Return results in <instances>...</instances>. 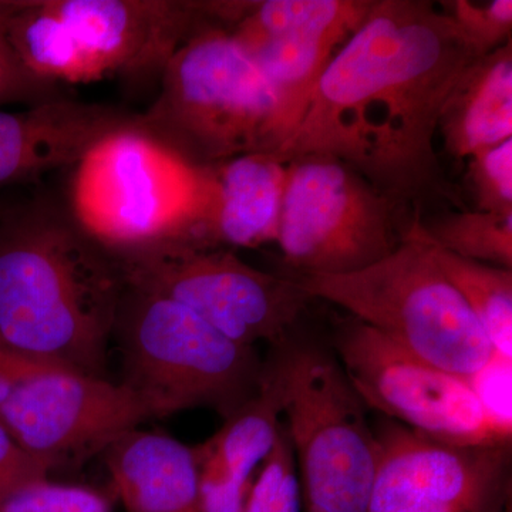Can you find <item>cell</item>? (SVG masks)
Wrapping results in <instances>:
<instances>
[{
	"label": "cell",
	"mask_w": 512,
	"mask_h": 512,
	"mask_svg": "<svg viewBox=\"0 0 512 512\" xmlns=\"http://www.w3.org/2000/svg\"><path fill=\"white\" fill-rule=\"evenodd\" d=\"M480 56L433 2L372 0L274 156L336 158L394 204L423 200L441 184L434 140L444 103Z\"/></svg>",
	"instance_id": "cell-1"
},
{
	"label": "cell",
	"mask_w": 512,
	"mask_h": 512,
	"mask_svg": "<svg viewBox=\"0 0 512 512\" xmlns=\"http://www.w3.org/2000/svg\"><path fill=\"white\" fill-rule=\"evenodd\" d=\"M124 284L109 249L66 205L37 195L0 215V342L37 362L106 377Z\"/></svg>",
	"instance_id": "cell-2"
},
{
	"label": "cell",
	"mask_w": 512,
	"mask_h": 512,
	"mask_svg": "<svg viewBox=\"0 0 512 512\" xmlns=\"http://www.w3.org/2000/svg\"><path fill=\"white\" fill-rule=\"evenodd\" d=\"M160 82L133 127L188 164L210 168L284 146L274 90L229 29L208 26L191 36Z\"/></svg>",
	"instance_id": "cell-3"
},
{
	"label": "cell",
	"mask_w": 512,
	"mask_h": 512,
	"mask_svg": "<svg viewBox=\"0 0 512 512\" xmlns=\"http://www.w3.org/2000/svg\"><path fill=\"white\" fill-rule=\"evenodd\" d=\"M313 299L345 309L400 348L461 377L476 375L494 349L424 237L420 217L382 261L346 275H296Z\"/></svg>",
	"instance_id": "cell-4"
},
{
	"label": "cell",
	"mask_w": 512,
	"mask_h": 512,
	"mask_svg": "<svg viewBox=\"0 0 512 512\" xmlns=\"http://www.w3.org/2000/svg\"><path fill=\"white\" fill-rule=\"evenodd\" d=\"M123 379L151 419L207 407L228 419L258 392L256 348L222 335L190 309L126 286L114 323Z\"/></svg>",
	"instance_id": "cell-5"
},
{
	"label": "cell",
	"mask_w": 512,
	"mask_h": 512,
	"mask_svg": "<svg viewBox=\"0 0 512 512\" xmlns=\"http://www.w3.org/2000/svg\"><path fill=\"white\" fill-rule=\"evenodd\" d=\"M133 126L104 137L74 167L67 207L109 251L192 241L210 205L212 167L188 164Z\"/></svg>",
	"instance_id": "cell-6"
},
{
	"label": "cell",
	"mask_w": 512,
	"mask_h": 512,
	"mask_svg": "<svg viewBox=\"0 0 512 512\" xmlns=\"http://www.w3.org/2000/svg\"><path fill=\"white\" fill-rule=\"evenodd\" d=\"M284 372V426L305 512H367L377 467L367 407L332 352L274 346Z\"/></svg>",
	"instance_id": "cell-7"
},
{
	"label": "cell",
	"mask_w": 512,
	"mask_h": 512,
	"mask_svg": "<svg viewBox=\"0 0 512 512\" xmlns=\"http://www.w3.org/2000/svg\"><path fill=\"white\" fill-rule=\"evenodd\" d=\"M110 252L126 286L178 303L252 348L291 340L312 301L292 276L259 271L232 249L164 241Z\"/></svg>",
	"instance_id": "cell-8"
},
{
	"label": "cell",
	"mask_w": 512,
	"mask_h": 512,
	"mask_svg": "<svg viewBox=\"0 0 512 512\" xmlns=\"http://www.w3.org/2000/svg\"><path fill=\"white\" fill-rule=\"evenodd\" d=\"M396 205L336 158H293L276 242L296 275L362 271L399 247Z\"/></svg>",
	"instance_id": "cell-9"
},
{
	"label": "cell",
	"mask_w": 512,
	"mask_h": 512,
	"mask_svg": "<svg viewBox=\"0 0 512 512\" xmlns=\"http://www.w3.org/2000/svg\"><path fill=\"white\" fill-rule=\"evenodd\" d=\"M332 353L367 410L453 446L512 443L470 379L412 355L360 320L350 316L339 326Z\"/></svg>",
	"instance_id": "cell-10"
},
{
	"label": "cell",
	"mask_w": 512,
	"mask_h": 512,
	"mask_svg": "<svg viewBox=\"0 0 512 512\" xmlns=\"http://www.w3.org/2000/svg\"><path fill=\"white\" fill-rule=\"evenodd\" d=\"M367 512H511L512 443L453 446L386 419Z\"/></svg>",
	"instance_id": "cell-11"
},
{
	"label": "cell",
	"mask_w": 512,
	"mask_h": 512,
	"mask_svg": "<svg viewBox=\"0 0 512 512\" xmlns=\"http://www.w3.org/2000/svg\"><path fill=\"white\" fill-rule=\"evenodd\" d=\"M151 420L123 383L52 370L16 387L0 406V426L47 470L82 467Z\"/></svg>",
	"instance_id": "cell-12"
},
{
	"label": "cell",
	"mask_w": 512,
	"mask_h": 512,
	"mask_svg": "<svg viewBox=\"0 0 512 512\" xmlns=\"http://www.w3.org/2000/svg\"><path fill=\"white\" fill-rule=\"evenodd\" d=\"M370 6L372 0H264L232 28L274 90L286 140L335 50L362 25Z\"/></svg>",
	"instance_id": "cell-13"
},
{
	"label": "cell",
	"mask_w": 512,
	"mask_h": 512,
	"mask_svg": "<svg viewBox=\"0 0 512 512\" xmlns=\"http://www.w3.org/2000/svg\"><path fill=\"white\" fill-rule=\"evenodd\" d=\"M100 79L161 76L181 46L208 26L229 28L234 2L50 0Z\"/></svg>",
	"instance_id": "cell-14"
},
{
	"label": "cell",
	"mask_w": 512,
	"mask_h": 512,
	"mask_svg": "<svg viewBox=\"0 0 512 512\" xmlns=\"http://www.w3.org/2000/svg\"><path fill=\"white\" fill-rule=\"evenodd\" d=\"M137 114L72 97L0 110V188L76 167L99 141L131 127Z\"/></svg>",
	"instance_id": "cell-15"
},
{
	"label": "cell",
	"mask_w": 512,
	"mask_h": 512,
	"mask_svg": "<svg viewBox=\"0 0 512 512\" xmlns=\"http://www.w3.org/2000/svg\"><path fill=\"white\" fill-rule=\"evenodd\" d=\"M284 414V372L274 348L258 392L224 420L214 436L192 447L202 511L242 512L259 470L274 448Z\"/></svg>",
	"instance_id": "cell-16"
},
{
	"label": "cell",
	"mask_w": 512,
	"mask_h": 512,
	"mask_svg": "<svg viewBox=\"0 0 512 512\" xmlns=\"http://www.w3.org/2000/svg\"><path fill=\"white\" fill-rule=\"evenodd\" d=\"M286 164L274 154H247L212 167V192L204 224L192 244L258 248L276 242Z\"/></svg>",
	"instance_id": "cell-17"
},
{
	"label": "cell",
	"mask_w": 512,
	"mask_h": 512,
	"mask_svg": "<svg viewBox=\"0 0 512 512\" xmlns=\"http://www.w3.org/2000/svg\"><path fill=\"white\" fill-rule=\"evenodd\" d=\"M127 512H204L192 447L160 431H128L103 454Z\"/></svg>",
	"instance_id": "cell-18"
},
{
	"label": "cell",
	"mask_w": 512,
	"mask_h": 512,
	"mask_svg": "<svg viewBox=\"0 0 512 512\" xmlns=\"http://www.w3.org/2000/svg\"><path fill=\"white\" fill-rule=\"evenodd\" d=\"M439 131L460 160L512 138L511 40L468 64L444 103Z\"/></svg>",
	"instance_id": "cell-19"
},
{
	"label": "cell",
	"mask_w": 512,
	"mask_h": 512,
	"mask_svg": "<svg viewBox=\"0 0 512 512\" xmlns=\"http://www.w3.org/2000/svg\"><path fill=\"white\" fill-rule=\"evenodd\" d=\"M433 248L441 271L463 296L494 352L512 360V269Z\"/></svg>",
	"instance_id": "cell-20"
},
{
	"label": "cell",
	"mask_w": 512,
	"mask_h": 512,
	"mask_svg": "<svg viewBox=\"0 0 512 512\" xmlns=\"http://www.w3.org/2000/svg\"><path fill=\"white\" fill-rule=\"evenodd\" d=\"M420 227L431 244L450 254L512 269V212H450L420 220Z\"/></svg>",
	"instance_id": "cell-21"
},
{
	"label": "cell",
	"mask_w": 512,
	"mask_h": 512,
	"mask_svg": "<svg viewBox=\"0 0 512 512\" xmlns=\"http://www.w3.org/2000/svg\"><path fill=\"white\" fill-rule=\"evenodd\" d=\"M295 458L284 421L278 440L266 457L242 512H302Z\"/></svg>",
	"instance_id": "cell-22"
},
{
	"label": "cell",
	"mask_w": 512,
	"mask_h": 512,
	"mask_svg": "<svg viewBox=\"0 0 512 512\" xmlns=\"http://www.w3.org/2000/svg\"><path fill=\"white\" fill-rule=\"evenodd\" d=\"M0 512H113L109 495L84 485L36 481L0 501Z\"/></svg>",
	"instance_id": "cell-23"
},
{
	"label": "cell",
	"mask_w": 512,
	"mask_h": 512,
	"mask_svg": "<svg viewBox=\"0 0 512 512\" xmlns=\"http://www.w3.org/2000/svg\"><path fill=\"white\" fill-rule=\"evenodd\" d=\"M19 5L20 0H0V106L10 103L32 106L66 96L60 84L30 73L13 52L8 39V22Z\"/></svg>",
	"instance_id": "cell-24"
},
{
	"label": "cell",
	"mask_w": 512,
	"mask_h": 512,
	"mask_svg": "<svg viewBox=\"0 0 512 512\" xmlns=\"http://www.w3.org/2000/svg\"><path fill=\"white\" fill-rule=\"evenodd\" d=\"M468 160L480 211L512 212V138L481 148Z\"/></svg>",
	"instance_id": "cell-25"
},
{
	"label": "cell",
	"mask_w": 512,
	"mask_h": 512,
	"mask_svg": "<svg viewBox=\"0 0 512 512\" xmlns=\"http://www.w3.org/2000/svg\"><path fill=\"white\" fill-rule=\"evenodd\" d=\"M444 12L451 16L480 55L493 52L510 42L512 32L511 0H493L477 5L468 0L441 2Z\"/></svg>",
	"instance_id": "cell-26"
},
{
	"label": "cell",
	"mask_w": 512,
	"mask_h": 512,
	"mask_svg": "<svg viewBox=\"0 0 512 512\" xmlns=\"http://www.w3.org/2000/svg\"><path fill=\"white\" fill-rule=\"evenodd\" d=\"M512 360L497 355L478 370L476 375L468 377L471 387L483 404L485 412L501 429L512 433L511 414V375Z\"/></svg>",
	"instance_id": "cell-27"
},
{
	"label": "cell",
	"mask_w": 512,
	"mask_h": 512,
	"mask_svg": "<svg viewBox=\"0 0 512 512\" xmlns=\"http://www.w3.org/2000/svg\"><path fill=\"white\" fill-rule=\"evenodd\" d=\"M50 471L26 453L0 426V501L26 485L49 478Z\"/></svg>",
	"instance_id": "cell-28"
},
{
	"label": "cell",
	"mask_w": 512,
	"mask_h": 512,
	"mask_svg": "<svg viewBox=\"0 0 512 512\" xmlns=\"http://www.w3.org/2000/svg\"><path fill=\"white\" fill-rule=\"evenodd\" d=\"M52 370L63 369L37 362L2 346L0 348V406L9 399L10 394L15 392L19 384Z\"/></svg>",
	"instance_id": "cell-29"
},
{
	"label": "cell",
	"mask_w": 512,
	"mask_h": 512,
	"mask_svg": "<svg viewBox=\"0 0 512 512\" xmlns=\"http://www.w3.org/2000/svg\"><path fill=\"white\" fill-rule=\"evenodd\" d=\"M6 205H3V202L0 201V215H2L3 210H5Z\"/></svg>",
	"instance_id": "cell-30"
},
{
	"label": "cell",
	"mask_w": 512,
	"mask_h": 512,
	"mask_svg": "<svg viewBox=\"0 0 512 512\" xmlns=\"http://www.w3.org/2000/svg\"><path fill=\"white\" fill-rule=\"evenodd\" d=\"M2 346H5V345H3V343H2V342H0V348H2Z\"/></svg>",
	"instance_id": "cell-31"
}]
</instances>
